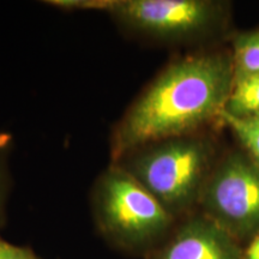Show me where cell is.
I'll use <instances>...</instances> for the list:
<instances>
[{
	"mask_svg": "<svg viewBox=\"0 0 259 259\" xmlns=\"http://www.w3.org/2000/svg\"><path fill=\"white\" fill-rule=\"evenodd\" d=\"M233 78L231 51H199L170 61L113 127L111 162L139 145L221 122Z\"/></svg>",
	"mask_w": 259,
	"mask_h": 259,
	"instance_id": "obj_1",
	"label": "cell"
},
{
	"mask_svg": "<svg viewBox=\"0 0 259 259\" xmlns=\"http://www.w3.org/2000/svg\"><path fill=\"white\" fill-rule=\"evenodd\" d=\"M219 158L215 139L204 131L139 145L113 163L137 180L179 221L198 210Z\"/></svg>",
	"mask_w": 259,
	"mask_h": 259,
	"instance_id": "obj_2",
	"label": "cell"
},
{
	"mask_svg": "<svg viewBox=\"0 0 259 259\" xmlns=\"http://www.w3.org/2000/svg\"><path fill=\"white\" fill-rule=\"evenodd\" d=\"M92 211L102 238L116 250L136 257H147L177 223L137 180L113 162L95 180Z\"/></svg>",
	"mask_w": 259,
	"mask_h": 259,
	"instance_id": "obj_3",
	"label": "cell"
},
{
	"mask_svg": "<svg viewBox=\"0 0 259 259\" xmlns=\"http://www.w3.org/2000/svg\"><path fill=\"white\" fill-rule=\"evenodd\" d=\"M61 10L105 11L132 36L160 44H192L220 34L229 6L216 0H53Z\"/></svg>",
	"mask_w": 259,
	"mask_h": 259,
	"instance_id": "obj_4",
	"label": "cell"
},
{
	"mask_svg": "<svg viewBox=\"0 0 259 259\" xmlns=\"http://www.w3.org/2000/svg\"><path fill=\"white\" fill-rule=\"evenodd\" d=\"M198 211L241 246L259 235V167L245 150L219 158L200 196Z\"/></svg>",
	"mask_w": 259,
	"mask_h": 259,
	"instance_id": "obj_5",
	"label": "cell"
},
{
	"mask_svg": "<svg viewBox=\"0 0 259 259\" xmlns=\"http://www.w3.org/2000/svg\"><path fill=\"white\" fill-rule=\"evenodd\" d=\"M244 247L198 210L177 221L144 259H242Z\"/></svg>",
	"mask_w": 259,
	"mask_h": 259,
	"instance_id": "obj_6",
	"label": "cell"
},
{
	"mask_svg": "<svg viewBox=\"0 0 259 259\" xmlns=\"http://www.w3.org/2000/svg\"><path fill=\"white\" fill-rule=\"evenodd\" d=\"M223 113L238 119L259 115V73L233 80Z\"/></svg>",
	"mask_w": 259,
	"mask_h": 259,
	"instance_id": "obj_7",
	"label": "cell"
},
{
	"mask_svg": "<svg viewBox=\"0 0 259 259\" xmlns=\"http://www.w3.org/2000/svg\"><path fill=\"white\" fill-rule=\"evenodd\" d=\"M233 80L259 73V29L235 35L232 40Z\"/></svg>",
	"mask_w": 259,
	"mask_h": 259,
	"instance_id": "obj_8",
	"label": "cell"
},
{
	"mask_svg": "<svg viewBox=\"0 0 259 259\" xmlns=\"http://www.w3.org/2000/svg\"><path fill=\"white\" fill-rule=\"evenodd\" d=\"M221 122L232 130L244 150L259 167V115L238 119L222 113Z\"/></svg>",
	"mask_w": 259,
	"mask_h": 259,
	"instance_id": "obj_9",
	"label": "cell"
},
{
	"mask_svg": "<svg viewBox=\"0 0 259 259\" xmlns=\"http://www.w3.org/2000/svg\"><path fill=\"white\" fill-rule=\"evenodd\" d=\"M11 137L0 132V229L6 223V206L10 192V173L8 166V155Z\"/></svg>",
	"mask_w": 259,
	"mask_h": 259,
	"instance_id": "obj_10",
	"label": "cell"
},
{
	"mask_svg": "<svg viewBox=\"0 0 259 259\" xmlns=\"http://www.w3.org/2000/svg\"><path fill=\"white\" fill-rule=\"evenodd\" d=\"M0 259H42L27 246H19L0 236Z\"/></svg>",
	"mask_w": 259,
	"mask_h": 259,
	"instance_id": "obj_11",
	"label": "cell"
},
{
	"mask_svg": "<svg viewBox=\"0 0 259 259\" xmlns=\"http://www.w3.org/2000/svg\"><path fill=\"white\" fill-rule=\"evenodd\" d=\"M242 259H259V235L244 248Z\"/></svg>",
	"mask_w": 259,
	"mask_h": 259,
	"instance_id": "obj_12",
	"label": "cell"
}]
</instances>
